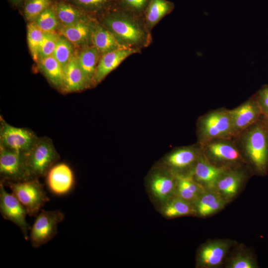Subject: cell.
<instances>
[{"label": "cell", "mask_w": 268, "mask_h": 268, "mask_svg": "<svg viewBox=\"0 0 268 268\" xmlns=\"http://www.w3.org/2000/svg\"><path fill=\"white\" fill-rule=\"evenodd\" d=\"M50 0H28L24 6V14L27 20L34 21L50 4Z\"/></svg>", "instance_id": "d6a6232c"}, {"label": "cell", "mask_w": 268, "mask_h": 268, "mask_svg": "<svg viewBox=\"0 0 268 268\" xmlns=\"http://www.w3.org/2000/svg\"><path fill=\"white\" fill-rule=\"evenodd\" d=\"M72 1L84 8L91 10H98L107 7L113 0H72Z\"/></svg>", "instance_id": "8d00e7d4"}, {"label": "cell", "mask_w": 268, "mask_h": 268, "mask_svg": "<svg viewBox=\"0 0 268 268\" xmlns=\"http://www.w3.org/2000/svg\"><path fill=\"white\" fill-rule=\"evenodd\" d=\"M77 59L81 68L91 85L94 82L98 51L95 47L86 48L81 52Z\"/></svg>", "instance_id": "484cf974"}, {"label": "cell", "mask_w": 268, "mask_h": 268, "mask_svg": "<svg viewBox=\"0 0 268 268\" xmlns=\"http://www.w3.org/2000/svg\"><path fill=\"white\" fill-rule=\"evenodd\" d=\"M228 169L213 165L202 152L189 174L205 190L215 189L219 179Z\"/></svg>", "instance_id": "e0dca14e"}, {"label": "cell", "mask_w": 268, "mask_h": 268, "mask_svg": "<svg viewBox=\"0 0 268 268\" xmlns=\"http://www.w3.org/2000/svg\"><path fill=\"white\" fill-rule=\"evenodd\" d=\"M77 58L72 56L64 67V81L63 90L68 92H76L85 89L90 86Z\"/></svg>", "instance_id": "d6986e66"}, {"label": "cell", "mask_w": 268, "mask_h": 268, "mask_svg": "<svg viewBox=\"0 0 268 268\" xmlns=\"http://www.w3.org/2000/svg\"><path fill=\"white\" fill-rule=\"evenodd\" d=\"M228 202L215 189L205 190L194 202L196 215L209 216L222 210Z\"/></svg>", "instance_id": "ac0fdd59"}, {"label": "cell", "mask_w": 268, "mask_h": 268, "mask_svg": "<svg viewBox=\"0 0 268 268\" xmlns=\"http://www.w3.org/2000/svg\"><path fill=\"white\" fill-rule=\"evenodd\" d=\"M46 183L49 190L57 196L69 193L73 188L74 176L70 167L66 163L54 164L46 174Z\"/></svg>", "instance_id": "2e32d148"}, {"label": "cell", "mask_w": 268, "mask_h": 268, "mask_svg": "<svg viewBox=\"0 0 268 268\" xmlns=\"http://www.w3.org/2000/svg\"><path fill=\"white\" fill-rule=\"evenodd\" d=\"M229 112L236 135L256 123L263 116L254 95L237 107L229 109Z\"/></svg>", "instance_id": "5bb4252c"}, {"label": "cell", "mask_w": 268, "mask_h": 268, "mask_svg": "<svg viewBox=\"0 0 268 268\" xmlns=\"http://www.w3.org/2000/svg\"><path fill=\"white\" fill-rule=\"evenodd\" d=\"M226 267L228 268H256L258 265L254 255L249 252L239 251L229 260Z\"/></svg>", "instance_id": "f546056e"}, {"label": "cell", "mask_w": 268, "mask_h": 268, "mask_svg": "<svg viewBox=\"0 0 268 268\" xmlns=\"http://www.w3.org/2000/svg\"><path fill=\"white\" fill-rule=\"evenodd\" d=\"M129 48L112 51L104 54L98 63L94 76V82H101L128 57L134 53Z\"/></svg>", "instance_id": "ffe728a7"}, {"label": "cell", "mask_w": 268, "mask_h": 268, "mask_svg": "<svg viewBox=\"0 0 268 268\" xmlns=\"http://www.w3.org/2000/svg\"><path fill=\"white\" fill-rule=\"evenodd\" d=\"M10 0L12 1L14 3L18 4L22 2L24 0Z\"/></svg>", "instance_id": "f35d334b"}, {"label": "cell", "mask_w": 268, "mask_h": 268, "mask_svg": "<svg viewBox=\"0 0 268 268\" xmlns=\"http://www.w3.org/2000/svg\"><path fill=\"white\" fill-rule=\"evenodd\" d=\"M201 146L203 155L216 166L228 169L248 166L234 139H215Z\"/></svg>", "instance_id": "277c9868"}, {"label": "cell", "mask_w": 268, "mask_h": 268, "mask_svg": "<svg viewBox=\"0 0 268 268\" xmlns=\"http://www.w3.org/2000/svg\"><path fill=\"white\" fill-rule=\"evenodd\" d=\"M174 8V4L167 0H150L145 11L146 20L154 25Z\"/></svg>", "instance_id": "4316f807"}, {"label": "cell", "mask_w": 268, "mask_h": 268, "mask_svg": "<svg viewBox=\"0 0 268 268\" xmlns=\"http://www.w3.org/2000/svg\"><path fill=\"white\" fill-rule=\"evenodd\" d=\"M64 217L60 210H41L30 228L29 238L32 247L39 248L52 239L57 234L58 224Z\"/></svg>", "instance_id": "ba28073f"}, {"label": "cell", "mask_w": 268, "mask_h": 268, "mask_svg": "<svg viewBox=\"0 0 268 268\" xmlns=\"http://www.w3.org/2000/svg\"><path fill=\"white\" fill-rule=\"evenodd\" d=\"M176 175L158 164L149 172L145 187L149 200L158 211L176 196Z\"/></svg>", "instance_id": "3957f363"}, {"label": "cell", "mask_w": 268, "mask_h": 268, "mask_svg": "<svg viewBox=\"0 0 268 268\" xmlns=\"http://www.w3.org/2000/svg\"><path fill=\"white\" fill-rule=\"evenodd\" d=\"M0 175L3 182H19L30 179L31 176L23 153L0 146Z\"/></svg>", "instance_id": "8fae6325"}, {"label": "cell", "mask_w": 268, "mask_h": 268, "mask_svg": "<svg viewBox=\"0 0 268 268\" xmlns=\"http://www.w3.org/2000/svg\"><path fill=\"white\" fill-rule=\"evenodd\" d=\"M59 20L55 11L48 7L34 21L36 25L45 32H54L58 25Z\"/></svg>", "instance_id": "1f68e13d"}, {"label": "cell", "mask_w": 268, "mask_h": 268, "mask_svg": "<svg viewBox=\"0 0 268 268\" xmlns=\"http://www.w3.org/2000/svg\"><path fill=\"white\" fill-rule=\"evenodd\" d=\"M263 117V120L264 121L265 123V124L267 126V128L268 129V118H264Z\"/></svg>", "instance_id": "74e56055"}, {"label": "cell", "mask_w": 268, "mask_h": 268, "mask_svg": "<svg viewBox=\"0 0 268 268\" xmlns=\"http://www.w3.org/2000/svg\"><path fill=\"white\" fill-rule=\"evenodd\" d=\"M38 138L31 130L11 126L0 117V146L25 154L32 148Z\"/></svg>", "instance_id": "30bf717a"}, {"label": "cell", "mask_w": 268, "mask_h": 268, "mask_svg": "<svg viewBox=\"0 0 268 268\" xmlns=\"http://www.w3.org/2000/svg\"><path fill=\"white\" fill-rule=\"evenodd\" d=\"M158 212L166 219L196 215L194 202L176 196L167 202Z\"/></svg>", "instance_id": "44dd1931"}, {"label": "cell", "mask_w": 268, "mask_h": 268, "mask_svg": "<svg viewBox=\"0 0 268 268\" xmlns=\"http://www.w3.org/2000/svg\"><path fill=\"white\" fill-rule=\"evenodd\" d=\"M231 246L232 242L228 240H212L202 244L197 254V267L214 268L219 267Z\"/></svg>", "instance_id": "4fadbf2b"}, {"label": "cell", "mask_w": 268, "mask_h": 268, "mask_svg": "<svg viewBox=\"0 0 268 268\" xmlns=\"http://www.w3.org/2000/svg\"><path fill=\"white\" fill-rule=\"evenodd\" d=\"M93 28L83 19L71 25H64L59 30L63 36L76 45L85 43L91 38Z\"/></svg>", "instance_id": "cb8c5ba5"}, {"label": "cell", "mask_w": 268, "mask_h": 268, "mask_svg": "<svg viewBox=\"0 0 268 268\" xmlns=\"http://www.w3.org/2000/svg\"><path fill=\"white\" fill-rule=\"evenodd\" d=\"M91 40L96 50L102 53L128 48L122 44L109 30L101 26L93 28Z\"/></svg>", "instance_id": "603a6c76"}, {"label": "cell", "mask_w": 268, "mask_h": 268, "mask_svg": "<svg viewBox=\"0 0 268 268\" xmlns=\"http://www.w3.org/2000/svg\"><path fill=\"white\" fill-rule=\"evenodd\" d=\"M37 179L19 182H3L6 183L12 194L24 206L28 215L30 216H36L41 207L50 200Z\"/></svg>", "instance_id": "5b68a950"}, {"label": "cell", "mask_w": 268, "mask_h": 268, "mask_svg": "<svg viewBox=\"0 0 268 268\" xmlns=\"http://www.w3.org/2000/svg\"><path fill=\"white\" fill-rule=\"evenodd\" d=\"M254 95L261 108L263 117L268 118V84L263 85Z\"/></svg>", "instance_id": "d590c367"}, {"label": "cell", "mask_w": 268, "mask_h": 268, "mask_svg": "<svg viewBox=\"0 0 268 268\" xmlns=\"http://www.w3.org/2000/svg\"><path fill=\"white\" fill-rule=\"evenodd\" d=\"M198 143L202 145L219 139H234L236 136L229 109L221 108L209 111L197 122Z\"/></svg>", "instance_id": "7a4b0ae2"}, {"label": "cell", "mask_w": 268, "mask_h": 268, "mask_svg": "<svg viewBox=\"0 0 268 268\" xmlns=\"http://www.w3.org/2000/svg\"><path fill=\"white\" fill-rule=\"evenodd\" d=\"M40 69L54 86L62 88L64 81V68L53 56L39 60Z\"/></svg>", "instance_id": "d4e9b609"}, {"label": "cell", "mask_w": 268, "mask_h": 268, "mask_svg": "<svg viewBox=\"0 0 268 268\" xmlns=\"http://www.w3.org/2000/svg\"><path fill=\"white\" fill-rule=\"evenodd\" d=\"M251 174L254 173L248 166L229 169L219 179L215 189L229 202L238 194Z\"/></svg>", "instance_id": "9a60e30c"}, {"label": "cell", "mask_w": 268, "mask_h": 268, "mask_svg": "<svg viewBox=\"0 0 268 268\" xmlns=\"http://www.w3.org/2000/svg\"><path fill=\"white\" fill-rule=\"evenodd\" d=\"M27 42L31 55L37 62L39 60L38 53L45 35V32L41 30L34 22L27 25Z\"/></svg>", "instance_id": "f1b7e54d"}, {"label": "cell", "mask_w": 268, "mask_h": 268, "mask_svg": "<svg viewBox=\"0 0 268 268\" xmlns=\"http://www.w3.org/2000/svg\"><path fill=\"white\" fill-rule=\"evenodd\" d=\"M55 11L59 21L64 25H71L83 19L80 11L66 3H58Z\"/></svg>", "instance_id": "83f0119b"}, {"label": "cell", "mask_w": 268, "mask_h": 268, "mask_svg": "<svg viewBox=\"0 0 268 268\" xmlns=\"http://www.w3.org/2000/svg\"><path fill=\"white\" fill-rule=\"evenodd\" d=\"M201 153V146L197 142L173 150L157 164L175 175L189 174Z\"/></svg>", "instance_id": "9c48e42d"}, {"label": "cell", "mask_w": 268, "mask_h": 268, "mask_svg": "<svg viewBox=\"0 0 268 268\" xmlns=\"http://www.w3.org/2000/svg\"><path fill=\"white\" fill-rule=\"evenodd\" d=\"M113 12L105 19L108 29L123 45L137 44L143 38V32L139 26L125 11Z\"/></svg>", "instance_id": "52a82bcc"}, {"label": "cell", "mask_w": 268, "mask_h": 268, "mask_svg": "<svg viewBox=\"0 0 268 268\" xmlns=\"http://www.w3.org/2000/svg\"><path fill=\"white\" fill-rule=\"evenodd\" d=\"M59 37L54 32H45L44 37L39 50V60L53 55Z\"/></svg>", "instance_id": "836d02e7"}, {"label": "cell", "mask_w": 268, "mask_h": 268, "mask_svg": "<svg viewBox=\"0 0 268 268\" xmlns=\"http://www.w3.org/2000/svg\"><path fill=\"white\" fill-rule=\"evenodd\" d=\"M24 155L28 171L33 178L46 176L60 158L52 140L47 137H39Z\"/></svg>", "instance_id": "8992f818"}, {"label": "cell", "mask_w": 268, "mask_h": 268, "mask_svg": "<svg viewBox=\"0 0 268 268\" xmlns=\"http://www.w3.org/2000/svg\"><path fill=\"white\" fill-rule=\"evenodd\" d=\"M70 43L65 37L59 36L52 55L64 68L72 56V47Z\"/></svg>", "instance_id": "4dcf8cb0"}, {"label": "cell", "mask_w": 268, "mask_h": 268, "mask_svg": "<svg viewBox=\"0 0 268 268\" xmlns=\"http://www.w3.org/2000/svg\"><path fill=\"white\" fill-rule=\"evenodd\" d=\"M176 196L195 202L205 189L192 178L191 175H176Z\"/></svg>", "instance_id": "7402d4cb"}, {"label": "cell", "mask_w": 268, "mask_h": 268, "mask_svg": "<svg viewBox=\"0 0 268 268\" xmlns=\"http://www.w3.org/2000/svg\"><path fill=\"white\" fill-rule=\"evenodd\" d=\"M0 211L4 219L12 222L20 229L26 240L29 238L28 231L31 227L26 220L27 212L12 194L6 191L2 181L0 183Z\"/></svg>", "instance_id": "7c38bea8"}, {"label": "cell", "mask_w": 268, "mask_h": 268, "mask_svg": "<svg viewBox=\"0 0 268 268\" xmlns=\"http://www.w3.org/2000/svg\"><path fill=\"white\" fill-rule=\"evenodd\" d=\"M121 8L133 12L145 11L150 0H116Z\"/></svg>", "instance_id": "e575fe53"}, {"label": "cell", "mask_w": 268, "mask_h": 268, "mask_svg": "<svg viewBox=\"0 0 268 268\" xmlns=\"http://www.w3.org/2000/svg\"><path fill=\"white\" fill-rule=\"evenodd\" d=\"M234 140L253 173L266 175L268 173V130L263 117L237 134Z\"/></svg>", "instance_id": "6da1fadb"}]
</instances>
